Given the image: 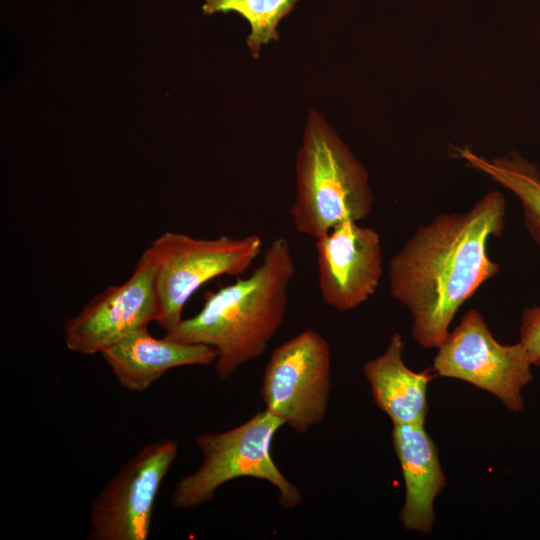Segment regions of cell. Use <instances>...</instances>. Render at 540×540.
Here are the masks:
<instances>
[{"label": "cell", "mask_w": 540, "mask_h": 540, "mask_svg": "<svg viewBox=\"0 0 540 540\" xmlns=\"http://www.w3.org/2000/svg\"><path fill=\"white\" fill-rule=\"evenodd\" d=\"M298 0H204L206 15L236 12L250 25L246 44L257 58L263 46L279 39L278 25L294 8Z\"/></svg>", "instance_id": "obj_15"}, {"label": "cell", "mask_w": 540, "mask_h": 540, "mask_svg": "<svg viewBox=\"0 0 540 540\" xmlns=\"http://www.w3.org/2000/svg\"><path fill=\"white\" fill-rule=\"evenodd\" d=\"M456 154L519 199L528 232L540 246V171L537 166L516 153L488 159L463 147L457 148Z\"/></svg>", "instance_id": "obj_14"}, {"label": "cell", "mask_w": 540, "mask_h": 540, "mask_svg": "<svg viewBox=\"0 0 540 540\" xmlns=\"http://www.w3.org/2000/svg\"><path fill=\"white\" fill-rule=\"evenodd\" d=\"M295 171L290 215L298 233L317 239L338 224L359 222L372 213L366 168L315 109L307 117Z\"/></svg>", "instance_id": "obj_3"}, {"label": "cell", "mask_w": 540, "mask_h": 540, "mask_svg": "<svg viewBox=\"0 0 540 540\" xmlns=\"http://www.w3.org/2000/svg\"><path fill=\"white\" fill-rule=\"evenodd\" d=\"M178 456V443L146 444L111 477L91 503L89 540H146L161 484Z\"/></svg>", "instance_id": "obj_8"}, {"label": "cell", "mask_w": 540, "mask_h": 540, "mask_svg": "<svg viewBox=\"0 0 540 540\" xmlns=\"http://www.w3.org/2000/svg\"><path fill=\"white\" fill-rule=\"evenodd\" d=\"M532 365L540 366V306L523 312L520 341Z\"/></svg>", "instance_id": "obj_16"}, {"label": "cell", "mask_w": 540, "mask_h": 540, "mask_svg": "<svg viewBox=\"0 0 540 540\" xmlns=\"http://www.w3.org/2000/svg\"><path fill=\"white\" fill-rule=\"evenodd\" d=\"M295 271L288 240L275 238L248 277L207 291L200 311L183 319L165 337L213 347L215 373L228 379L241 365L262 356L278 332Z\"/></svg>", "instance_id": "obj_2"}, {"label": "cell", "mask_w": 540, "mask_h": 540, "mask_svg": "<svg viewBox=\"0 0 540 540\" xmlns=\"http://www.w3.org/2000/svg\"><path fill=\"white\" fill-rule=\"evenodd\" d=\"M157 260L151 246L141 254L133 273L90 299L64 324L66 347L84 355L101 353L156 317Z\"/></svg>", "instance_id": "obj_9"}, {"label": "cell", "mask_w": 540, "mask_h": 540, "mask_svg": "<svg viewBox=\"0 0 540 540\" xmlns=\"http://www.w3.org/2000/svg\"><path fill=\"white\" fill-rule=\"evenodd\" d=\"M404 342L394 332L383 354L367 361L363 374L373 399L397 424H425L428 411L427 387L435 376L432 369L415 372L403 362Z\"/></svg>", "instance_id": "obj_13"}, {"label": "cell", "mask_w": 540, "mask_h": 540, "mask_svg": "<svg viewBox=\"0 0 540 540\" xmlns=\"http://www.w3.org/2000/svg\"><path fill=\"white\" fill-rule=\"evenodd\" d=\"M330 388V345L315 330L305 329L271 352L261 396L267 411L304 434L325 419Z\"/></svg>", "instance_id": "obj_6"}, {"label": "cell", "mask_w": 540, "mask_h": 540, "mask_svg": "<svg viewBox=\"0 0 540 540\" xmlns=\"http://www.w3.org/2000/svg\"><path fill=\"white\" fill-rule=\"evenodd\" d=\"M392 441L405 483L400 521L407 530L429 533L434 501L447 484L438 449L423 424L393 425Z\"/></svg>", "instance_id": "obj_12"}, {"label": "cell", "mask_w": 540, "mask_h": 540, "mask_svg": "<svg viewBox=\"0 0 540 540\" xmlns=\"http://www.w3.org/2000/svg\"><path fill=\"white\" fill-rule=\"evenodd\" d=\"M100 354L119 384L134 392L147 390L173 368L209 365L217 359L211 346L156 338L148 327L132 332Z\"/></svg>", "instance_id": "obj_11"}, {"label": "cell", "mask_w": 540, "mask_h": 540, "mask_svg": "<svg viewBox=\"0 0 540 540\" xmlns=\"http://www.w3.org/2000/svg\"><path fill=\"white\" fill-rule=\"evenodd\" d=\"M505 221L506 199L490 191L468 211L439 214L420 226L389 260L391 296L410 311L421 346L438 348L459 308L498 273L487 246Z\"/></svg>", "instance_id": "obj_1"}, {"label": "cell", "mask_w": 540, "mask_h": 540, "mask_svg": "<svg viewBox=\"0 0 540 540\" xmlns=\"http://www.w3.org/2000/svg\"><path fill=\"white\" fill-rule=\"evenodd\" d=\"M283 421L266 409L239 426L196 438L202 462L176 483L171 504L177 509L200 507L211 501L225 483L240 477H253L270 483L278 491L279 504L292 509L302 502L301 492L274 462L271 446Z\"/></svg>", "instance_id": "obj_4"}, {"label": "cell", "mask_w": 540, "mask_h": 540, "mask_svg": "<svg viewBox=\"0 0 540 540\" xmlns=\"http://www.w3.org/2000/svg\"><path fill=\"white\" fill-rule=\"evenodd\" d=\"M150 246L157 260L154 322L166 333L183 320L185 304L206 282L245 274L261 252L262 238L251 234L205 239L166 231Z\"/></svg>", "instance_id": "obj_5"}, {"label": "cell", "mask_w": 540, "mask_h": 540, "mask_svg": "<svg viewBox=\"0 0 540 540\" xmlns=\"http://www.w3.org/2000/svg\"><path fill=\"white\" fill-rule=\"evenodd\" d=\"M531 366L520 342L499 343L482 314L471 309L438 347L432 370L485 390L518 413L524 409L521 391L533 379Z\"/></svg>", "instance_id": "obj_7"}, {"label": "cell", "mask_w": 540, "mask_h": 540, "mask_svg": "<svg viewBox=\"0 0 540 540\" xmlns=\"http://www.w3.org/2000/svg\"><path fill=\"white\" fill-rule=\"evenodd\" d=\"M315 240L324 303L338 311H350L366 302L383 274L379 233L349 220Z\"/></svg>", "instance_id": "obj_10"}]
</instances>
